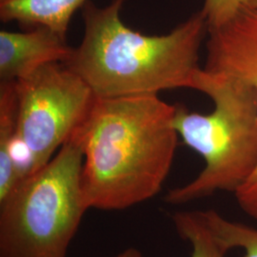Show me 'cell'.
<instances>
[{
	"instance_id": "1",
	"label": "cell",
	"mask_w": 257,
	"mask_h": 257,
	"mask_svg": "<svg viewBox=\"0 0 257 257\" xmlns=\"http://www.w3.org/2000/svg\"><path fill=\"white\" fill-rule=\"evenodd\" d=\"M175 113L157 94L95 97L74 132L84 152L80 185L88 209L124 210L161 191L177 146Z\"/></svg>"
},
{
	"instance_id": "2",
	"label": "cell",
	"mask_w": 257,
	"mask_h": 257,
	"mask_svg": "<svg viewBox=\"0 0 257 257\" xmlns=\"http://www.w3.org/2000/svg\"><path fill=\"white\" fill-rule=\"evenodd\" d=\"M126 1L112 0L105 7L86 2L82 41L64 64L99 98L194 90L202 69L200 47L209 34L202 11L166 35L148 36L123 23L120 14Z\"/></svg>"
},
{
	"instance_id": "3",
	"label": "cell",
	"mask_w": 257,
	"mask_h": 257,
	"mask_svg": "<svg viewBox=\"0 0 257 257\" xmlns=\"http://www.w3.org/2000/svg\"><path fill=\"white\" fill-rule=\"evenodd\" d=\"M194 90L207 94L209 114L175 105L174 126L188 147L202 156L205 167L191 182L170 190V205H182L217 192L236 193L257 169V91L232 74L201 69Z\"/></svg>"
},
{
	"instance_id": "4",
	"label": "cell",
	"mask_w": 257,
	"mask_h": 257,
	"mask_svg": "<svg viewBox=\"0 0 257 257\" xmlns=\"http://www.w3.org/2000/svg\"><path fill=\"white\" fill-rule=\"evenodd\" d=\"M83 161L74 133L46 165L0 201V257H67L89 210L80 185Z\"/></svg>"
},
{
	"instance_id": "5",
	"label": "cell",
	"mask_w": 257,
	"mask_h": 257,
	"mask_svg": "<svg viewBox=\"0 0 257 257\" xmlns=\"http://www.w3.org/2000/svg\"><path fill=\"white\" fill-rule=\"evenodd\" d=\"M18 145L26 176L46 165L86 119L95 100L90 86L60 62L16 81Z\"/></svg>"
},
{
	"instance_id": "6",
	"label": "cell",
	"mask_w": 257,
	"mask_h": 257,
	"mask_svg": "<svg viewBox=\"0 0 257 257\" xmlns=\"http://www.w3.org/2000/svg\"><path fill=\"white\" fill-rule=\"evenodd\" d=\"M208 35L203 69L237 76L257 91V9L243 6L229 23ZM234 194L242 210L257 221V169Z\"/></svg>"
},
{
	"instance_id": "7",
	"label": "cell",
	"mask_w": 257,
	"mask_h": 257,
	"mask_svg": "<svg viewBox=\"0 0 257 257\" xmlns=\"http://www.w3.org/2000/svg\"><path fill=\"white\" fill-rule=\"evenodd\" d=\"M67 37L44 26L0 32V81H17L50 63H65L73 54Z\"/></svg>"
},
{
	"instance_id": "8",
	"label": "cell",
	"mask_w": 257,
	"mask_h": 257,
	"mask_svg": "<svg viewBox=\"0 0 257 257\" xmlns=\"http://www.w3.org/2000/svg\"><path fill=\"white\" fill-rule=\"evenodd\" d=\"M89 0H0V19L24 29L44 26L67 37L74 13Z\"/></svg>"
},
{
	"instance_id": "9",
	"label": "cell",
	"mask_w": 257,
	"mask_h": 257,
	"mask_svg": "<svg viewBox=\"0 0 257 257\" xmlns=\"http://www.w3.org/2000/svg\"><path fill=\"white\" fill-rule=\"evenodd\" d=\"M17 134L16 81H0V201L23 178L17 160Z\"/></svg>"
},
{
	"instance_id": "10",
	"label": "cell",
	"mask_w": 257,
	"mask_h": 257,
	"mask_svg": "<svg viewBox=\"0 0 257 257\" xmlns=\"http://www.w3.org/2000/svg\"><path fill=\"white\" fill-rule=\"evenodd\" d=\"M173 221L179 236L191 243L192 257H226L230 250L210 228L203 211H178Z\"/></svg>"
},
{
	"instance_id": "11",
	"label": "cell",
	"mask_w": 257,
	"mask_h": 257,
	"mask_svg": "<svg viewBox=\"0 0 257 257\" xmlns=\"http://www.w3.org/2000/svg\"><path fill=\"white\" fill-rule=\"evenodd\" d=\"M210 228L229 248H243V257H257V229L243 223L230 221L213 210L203 211Z\"/></svg>"
},
{
	"instance_id": "12",
	"label": "cell",
	"mask_w": 257,
	"mask_h": 257,
	"mask_svg": "<svg viewBox=\"0 0 257 257\" xmlns=\"http://www.w3.org/2000/svg\"><path fill=\"white\" fill-rule=\"evenodd\" d=\"M248 0H205L202 11L208 22L209 30L218 29L237 15Z\"/></svg>"
},
{
	"instance_id": "13",
	"label": "cell",
	"mask_w": 257,
	"mask_h": 257,
	"mask_svg": "<svg viewBox=\"0 0 257 257\" xmlns=\"http://www.w3.org/2000/svg\"><path fill=\"white\" fill-rule=\"evenodd\" d=\"M116 257H143L140 250L138 248H130L123 250L121 253H119Z\"/></svg>"
},
{
	"instance_id": "14",
	"label": "cell",
	"mask_w": 257,
	"mask_h": 257,
	"mask_svg": "<svg viewBox=\"0 0 257 257\" xmlns=\"http://www.w3.org/2000/svg\"><path fill=\"white\" fill-rule=\"evenodd\" d=\"M246 6L257 9V0H248V4Z\"/></svg>"
}]
</instances>
